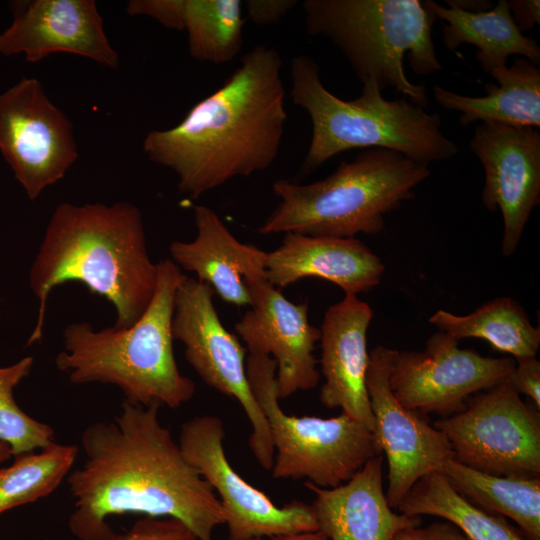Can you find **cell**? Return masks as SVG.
Here are the masks:
<instances>
[{"label":"cell","instance_id":"6da1fadb","mask_svg":"<svg viewBox=\"0 0 540 540\" xmlns=\"http://www.w3.org/2000/svg\"><path fill=\"white\" fill-rule=\"evenodd\" d=\"M160 407L124 401L113 421L83 431L86 459L66 478L74 499L68 527L79 540H100L108 517L128 513L175 518L200 540L225 524L213 488L161 424Z\"/></svg>","mask_w":540,"mask_h":540},{"label":"cell","instance_id":"7a4b0ae2","mask_svg":"<svg viewBox=\"0 0 540 540\" xmlns=\"http://www.w3.org/2000/svg\"><path fill=\"white\" fill-rule=\"evenodd\" d=\"M282 65L275 48L254 46L177 125L148 132L147 158L172 170L178 190L191 199L268 169L278 157L288 118Z\"/></svg>","mask_w":540,"mask_h":540},{"label":"cell","instance_id":"3957f363","mask_svg":"<svg viewBox=\"0 0 540 540\" xmlns=\"http://www.w3.org/2000/svg\"><path fill=\"white\" fill-rule=\"evenodd\" d=\"M70 281L112 303L114 327H129L141 317L154 296L157 263L149 256L137 206L122 201L55 208L29 273L39 306L27 345L42 338L52 290Z\"/></svg>","mask_w":540,"mask_h":540},{"label":"cell","instance_id":"277c9868","mask_svg":"<svg viewBox=\"0 0 540 540\" xmlns=\"http://www.w3.org/2000/svg\"><path fill=\"white\" fill-rule=\"evenodd\" d=\"M185 277L171 260L157 263L154 296L131 326L96 330L75 322L63 330L64 348L57 368L73 384L104 383L117 386L126 402L177 409L195 393L192 379L178 369L172 336L176 290Z\"/></svg>","mask_w":540,"mask_h":540},{"label":"cell","instance_id":"5b68a950","mask_svg":"<svg viewBox=\"0 0 540 540\" xmlns=\"http://www.w3.org/2000/svg\"><path fill=\"white\" fill-rule=\"evenodd\" d=\"M290 96L312 123L308 151L299 176L316 171L339 153L356 148H385L427 165L458 153L445 136L437 113L407 98L388 100L373 81L353 100L341 99L323 85L316 62L299 55L291 61Z\"/></svg>","mask_w":540,"mask_h":540},{"label":"cell","instance_id":"8992f818","mask_svg":"<svg viewBox=\"0 0 540 540\" xmlns=\"http://www.w3.org/2000/svg\"><path fill=\"white\" fill-rule=\"evenodd\" d=\"M427 165L385 148H369L353 161H341L324 179L273 183L280 202L258 232L355 238L378 234L385 216L415 197L414 188L430 176Z\"/></svg>","mask_w":540,"mask_h":540},{"label":"cell","instance_id":"52a82bcc","mask_svg":"<svg viewBox=\"0 0 540 540\" xmlns=\"http://www.w3.org/2000/svg\"><path fill=\"white\" fill-rule=\"evenodd\" d=\"M308 34L330 40L362 82L394 88L426 108L425 85L411 82L404 57L417 75L440 71L432 29L437 17L425 0H305Z\"/></svg>","mask_w":540,"mask_h":540},{"label":"cell","instance_id":"ba28073f","mask_svg":"<svg viewBox=\"0 0 540 540\" xmlns=\"http://www.w3.org/2000/svg\"><path fill=\"white\" fill-rule=\"evenodd\" d=\"M248 382L270 430L275 479H307L333 488L348 481L371 458L382 454L373 433L341 412L331 418L285 413L276 393V363L267 355L246 358Z\"/></svg>","mask_w":540,"mask_h":540},{"label":"cell","instance_id":"9c48e42d","mask_svg":"<svg viewBox=\"0 0 540 540\" xmlns=\"http://www.w3.org/2000/svg\"><path fill=\"white\" fill-rule=\"evenodd\" d=\"M210 285L187 275L174 300L172 336L185 346V358L211 388L235 399L251 425L250 450L266 471L274 460L267 420L252 394L246 373V352L221 322Z\"/></svg>","mask_w":540,"mask_h":540},{"label":"cell","instance_id":"30bf717a","mask_svg":"<svg viewBox=\"0 0 540 540\" xmlns=\"http://www.w3.org/2000/svg\"><path fill=\"white\" fill-rule=\"evenodd\" d=\"M433 426L443 432L454 460L463 465L498 476L540 477L539 414L508 379Z\"/></svg>","mask_w":540,"mask_h":540},{"label":"cell","instance_id":"8fae6325","mask_svg":"<svg viewBox=\"0 0 540 540\" xmlns=\"http://www.w3.org/2000/svg\"><path fill=\"white\" fill-rule=\"evenodd\" d=\"M225 429L216 415H200L181 425L178 444L211 485L225 513L229 540H250L317 531L311 505L292 500L277 506L231 466L224 449Z\"/></svg>","mask_w":540,"mask_h":540},{"label":"cell","instance_id":"7c38bea8","mask_svg":"<svg viewBox=\"0 0 540 540\" xmlns=\"http://www.w3.org/2000/svg\"><path fill=\"white\" fill-rule=\"evenodd\" d=\"M515 365L509 357L462 349L457 339L438 330L423 350H393L389 386L408 410L451 416L466 408L472 394L508 379Z\"/></svg>","mask_w":540,"mask_h":540},{"label":"cell","instance_id":"4fadbf2b","mask_svg":"<svg viewBox=\"0 0 540 540\" xmlns=\"http://www.w3.org/2000/svg\"><path fill=\"white\" fill-rule=\"evenodd\" d=\"M0 152L30 200L77 160L72 123L38 79L23 77L0 94Z\"/></svg>","mask_w":540,"mask_h":540},{"label":"cell","instance_id":"5bb4252c","mask_svg":"<svg viewBox=\"0 0 540 540\" xmlns=\"http://www.w3.org/2000/svg\"><path fill=\"white\" fill-rule=\"evenodd\" d=\"M393 350L378 345L370 351L366 389L374 418L372 433L388 463L386 498L396 509L415 482L430 472L440 471L454 457L443 432L394 397L389 386Z\"/></svg>","mask_w":540,"mask_h":540},{"label":"cell","instance_id":"9a60e30c","mask_svg":"<svg viewBox=\"0 0 540 540\" xmlns=\"http://www.w3.org/2000/svg\"><path fill=\"white\" fill-rule=\"evenodd\" d=\"M470 149L485 171L482 202L490 211L500 210L502 254L511 256L540 202V133L534 127L480 122Z\"/></svg>","mask_w":540,"mask_h":540},{"label":"cell","instance_id":"2e32d148","mask_svg":"<svg viewBox=\"0 0 540 540\" xmlns=\"http://www.w3.org/2000/svg\"><path fill=\"white\" fill-rule=\"evenodd\" d=\"M248 290L251 308L234 328L249 354L274 359L279 400L315 388L320 373L313 352L321 332L309 322L308 303L291 302L268 280L250 284Z\"/></svg>","mask_w":540,"mask_h":540},{"label":"cell","instance_id":"e0dca14e","mask_svg":"<svg viewBox=\"0 0 540 540\" xmlns=\"http://www.w3.org/2000/svg\"><path fill=\"white\" fill-rule=\"evenodd\" d=\"M70 53L116 69L119 54L110 44L94 0H33L17 10L0 34V54H23L36 63Z\"/></svg>","mask_w":540,"mask_h":540},{"label":"cell","instance_id":"ac0fdd59","mask_svg":"<svg viewBox=\"0 0 540 540\" xmlns=\"http://www.w3.org/2000/svg\"><path fill=\"white\" fill-rule=\"evenodd\" d=\"M373 317L371 307L357 295L345 294L330 306L320 327L321 372L324 383L319 399L328 409L342 412L371 432L374 418L366 389L369 362L367 331Z\"/></svg>","mask_w":540,"mask_h":540},{"label":"cell","instance_id":"d6986e66","mask_svg":"<svg viewBox=\"0 0 540 540\" xmlns=\"http://www.w3.org/2000/svg\"><path fill=\"white\" fill-rule=\"evenodd\" d=\"M196 236L192 241H173L171 260L193 272L229 304H251L248 286L267 280V252L240 242L220 216L205 205L194 206Z\"/></svg>","mask_w":540,"mask_h":540},{"label":"cell","instance_id":"ffe728a7","mask_svg":"<svg viewBox=\"0 0 540 540\" xmlns=\"http://www.w3.org/2000/svg\"><path fill=\"white\" fill-rule=\"evenodd\" d=\"M383 454L371 458L348 481L333 488L304 483L314 494L318 531L328 540H391L405 527L422 524V517L395 512L383 487Z\"/></svg>","mask_w":540,"mask_h":540},{"label":"cell","instance_id":"44dd1931","mask_svg":"<svg viewBox=\"0 0 540 540\" xmlns=\"http://www.w3.org/2000/svg\"><path fill=\"white\" fill-rule=\"evenodd\" d=\"M384 270L381 258L357 238L285 233L266 259L267 280L280 290L314 277L334 283L345 294L357 295L376 287Z\"/></svg>","mask_w":540,"mask_h":540},{"label":"cell","instance_id":"7402d4cb","mask_svg":"<svg viewBox=\"0 0 540 540\" xmlns=\"http://www.w3.org/2000/svg\"><path fill=\"white\" fill-rule=\"evenodd\" d=\"M498 84L486 83V95L470 97L434 86L436 101L444 109L460 113L459 122H495L512 126L540 127V69L526 58L489 73Z\"/></svg>","mask_w":540,"mask_h":540},{"label":"cell","instance_id":"603a6c76","mask_svg":"<svg viewBox=\"0 0 540 540\" xmlns=\"http://www.w3.org/2000/svg\"><path fill=\"white\" fill-rule=\"evenodd\" d=\"M425 3L437 19L445 21L443 41L446 48L455 50L461 44L476 46L477 60L485 72L507 66L511 55H520L539 65L540 47L516 26L507 0H499L492 9L477 13L444 7L432 0H425Z\"/></svg>","mask_w":540,"mask_h":540},{"label":"cell","instance_id":"cb8c5ba5","mask_svg":"<svg viewBox=\"0 0 540 540\" xmlns=\"http://www.w3.org/2000/svg\"><path fill=\"white\" fill-rule=\"evenodd\" d=\"M439 472L469 502L513 520L528 540H540V477L488 474L454 459L447 461Z\"/></svg>","mask_w":540,"mask_h":540},{"label":"cell","instance_id":"d4e9b609","mask_svg":"<svg viewBox=\"0 0 540 540\" xmlns=\"http://www.w3.org/2000/svg\"><path fill=\"white\" fill-rule=\"evenodd\" d=\"M243 7L240 0H171L168 29L187 33L196 61L224 64L242 49Z\"/></svg>","mask_w":540,"mask_h":540},{"label":"cell","instance_id":"484cf974","mask_svg":"<svg viewBox=\"0 0 540 540\" xmlns=\"http://www.w3.org/2000/svg\"><path fill=\"white\" fill-rule=\"evenodd\" d=\"M429 322L458 341L483 339L515 360L535 357L540 347V328L532 325L523 307L510 297L486 302L464 316L439 309Z\"/></svg>","mask_w":540,"mask_h":540},{"label":"cell","instance_id":"4316f807","mask_svg":"<svg viewBox=\"0 0 540 540\" xmlns=\"http://www.w3.org/2000/svg\"><path fill=\"white\" fill-rule=\"evenodd\" d=\"M396 509L408 516H433L450 521L469 540H528L505 517L487 512L465 499L439 471L430 472L415 482Z\"/></svg>","mask_w":540,"mask_h":540},{"label":"cell","instance_id":"83f0119b","mask_svg":"<svg viewBox=\"0 0 540 540\" xmlns=\"http://www.w3.org/2000/svg\"><path fill=\"white\" fill-rule=\"evenodd\" d=\"M78 447L52 442L38 452L14 456L0 469V514L53 493L70 473Z\"/></svg>","mask_w":540,"mask_h":540},{"label":"cell","instance_id":"f1b7e54d","mask_svg":"<svg viewBox=\"0 0 540 540\" xmlns=\"http://www.w3.org/2000/svg\"><path fill=\"white\" fill-rule=\"evenodd\" d=\"M33 362V357L26 356L0 367V441L10 447L13 457L54 442L53 428L25 413L13 395L15 387L30 374Z\"/></svg>","mask_w":540,"mask_h":540},{"label":"cell","instance_id":"f546056e","mask_svg":"<svg viewBox=\"0 0 540 540\" xmlns=\"http://www.w3.org/2000/svg\"><path fill=\"white\" fill-rule=\"evenodd\" d=\"M100 540H200L184 523L172 517L145 516L122 533L112 528Z\"/></svg>","mask_w":540,"mask_h":540},{"label":"cell","instance_id":"4dcf8cb0","mask_svg":"<svg viewBox=\"0 0 540 540\" xmlns=\"http://www.w3.org/2000/svg\"><path fill=\"white\" fill-rule=\"evenodd\" d=\"M516 365L508 380L519 394L530 398L540 409V362L535 357L515 360Z\"/></svg>","mask_w":540,"mask_h":540},{"label":"cell","instance_id":"1f68e13d","mask_svg":"<svg viewBox=\"0 0 540 540\" xmlns=\"http://www.w3.org/2000/svg\"><path fill=\"white\" fill-rule=\"evenodd\" d=\"M391 540H469L450 521L440 519L427 525L405 527L397 531Z\"/></svg>","mask_w":540,"mask_h":540},{"label":"cell","instance_id":"d6a6232c","mask_svg":"<svg viewBox=\"0 0 540 540\" xmlns=\"http://www.w3.org/2000/svg\"><path fill=\"white\" fill-rule=\"evenodd\" d=\"M297 3L296 0H247L243 6L252 23L267 26L280 21Z\"/></svg>","mask_w":540,"mask_h":540},{"label":"cell","instance_id":"836d02e7","mask_svg":"<svg viewBox=\"0 0 540 540\" xmlns=\"http://www.w3.org/2000/svg\"><path fill=\"white\" fill-rule=\"evenodd\" d=\"M511 16L523 33L540 23L539 0H507Z\"/></svg>","mask_w":540,"mask_h":540},{"label":"cell","instance_id":"e575fe53","mask_svg":"<svg viewBox=\"0 0 540 540\" xmlns=\"http://www.w3.org/2000/svg\"><path fill=\"white\" fill-rule=\"evenodd\" d=\"M445 3L448 6L472 13L485 12L492 7V2L487 0H445Z\"/></svg>","mask_w":540,"mask_h":540},{"label":"cell","instance_id":"d590c367","mask_svg":"<svg viewBox=\"0 0 540 540\" xmlns=\"http://www.w3.org/2000/svg\"><path fill=\"white\" fill-rule=\"evenodd\" d=\"M250 540H328V538L320 531H308L291 533L274 537L254 538Z\"/></svg>","mask_w":540,"mask_h":540},{"label":"cell","instance_id":"8d00e7d4","mask_svg":"<svg viewBox=\"0 0 540 540\" xmlns=\"http://www.w3.org/2000/svg\"><path fill=\"white\" fill-rule=\"evenodd\" d=\"M11 457L12 452L10 447L6 443L0 441V463L9 460Z\"/></svg>","mask_w":540,"mask_h":540}]
</instances>
